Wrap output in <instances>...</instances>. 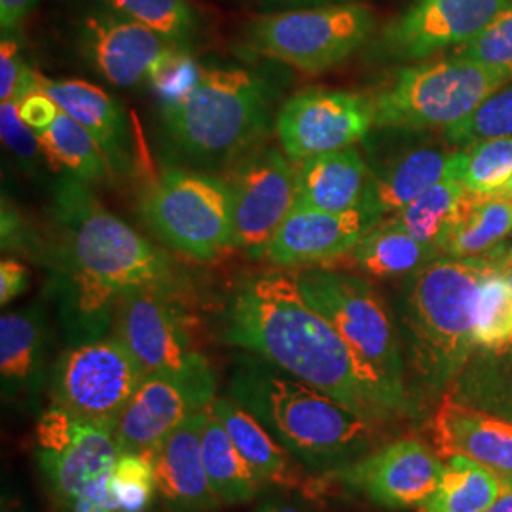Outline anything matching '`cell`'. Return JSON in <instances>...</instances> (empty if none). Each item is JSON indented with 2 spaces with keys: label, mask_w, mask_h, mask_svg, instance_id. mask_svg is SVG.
<instances>
[{
  "label": "cell",
  "mask_w": 512,
  "mask_h": 512,
  "mask_svg": "<svg viewBox=\"0 0 512 512\" xmlns=\"http://www.w3.org/2000/svg\"><path fill=\"white\" fill-rule=\"evenodd\" d=\"M226 340L368 420L393 421L361 380L340 334L300 291L294 268L277 266L239 283L226 310Z\"/></svg>",
  "instance_id": "1"
},
{
  "label": "cell",
  "mask_w": 512,
  "mask_h": 512,
  "mask_svg": "<svg viewBox=\"0 0 512 512\" xmlns=\"http://www.w3.org/2000/svg\"><path fill=\"white\" fill-rule=\"evenodd\" d=\"M54 215L65 313L84 340L103 334L122 294L139 287L173 289L171 260L110 213L88 184L73 177L57 184Z\"/></svg>",
  "instance_id": "2"
},
{
  "label": "cell",
  "mask_w": 512,
  "mask_h": 512,
  "mask_svg": "<svg viewBox=\"0 0 512 512\" xmlns=\"http://www.w3.org/2000/svg\"><path fill=\"white\" fill-rule=\"evenodd\" d=\"M228 391L294 458L317 473L346 469L370 454L380 437L382 423L253 353L241 359Z\"/></svg>",
  "instance_id": "3"
},
{
  "label": "cell",
  "mask_w": 512,
  "mask_h": 512,
  "mask_svg": "<svg viewBox=\"0 0 512 512\" xmlns=\"http://www.w3.org/2000/svg\"><path fill=\"white\" fill-rule=\"evenodd\" d=\"M490 270L486 258L437 256L406 277L404 361L408 382L420 393H446L475 353L476 300Z\"/></svg>",
  "instance_id": "4"
},
{
  "label": "cell",
  "mask_w": 512,
  "mask_h": 512,
  "mask_svg": "<svg viewBox=\"0 0 512 512\" xmlns=\"http://www.w3.org/2000/svg\"><path fill=\"white\" fill-rule=\"evenodd\" d=\"M300 291L340 334L361 380L391 420L414 416L399 334L384 298L357 275L332 270H296Z\"/></svg>",
  "instance_id": "5"
},
{
  "label": "cell",
  "mask_w": 512,
  "mask_h": 512,
  "mask_svg": "<svg viewBox=\"0 0 512 512\" xmlns=\"http://www.w3.org/2000/svg\"><path fill=\"white\" fill-rule=\"evenodd\" d=\"M275 88L243 67L202 69L183 99L162 105L165 129L186 156L205 164L239 160L275 126Z\"/></svg>",
  "instance_id": "6"
},
{
  "label": "cell",
  "mask_w": 512,
  "mask_h": 512,
  "mask_svg": "<svg viewBox=\"0 0 512 512\" xmlns=\"http://www.w3.org/2000/svg\"><path fill=\"white\" fill-rule=\"evenodd\" d=\"M509 78L454 54L404 67L372 95L374 128L429 131L452 128Z\"/></svg>",
  "instance_id": "7"
},
{
  "label": "cell",
  "mask_w": 512,
  "mask_h": 512,
  "mask_svg": "<svg viewBox=\"0 0 512 512\" xmlns=\"http://www.w3.org/2000/svg\"><path fill=\"white\" fill-rule=\"evenodd\" d=\"M148 228L171 249L196 260H213L232 247V196L219 177L169 167L141 198Z\"/></svg>",
  "instance_id": "8"
},
{
  "label": "cell",
  "mask_w": 512,
  "mask_h": 512,
  "mask_svg": "<svg viewBox=\"0 0 512 512\" xmlns=\"http://www.w3.org/2000/svg\"><path fill=\"white\" fill-rule=\"evenodd\" d=\"M374 16L361 4H327L258 16L245 40L258 55L321 74L355 54L372 35Z\"/></svg>",
  "instance_id": "9"
},
{
  "label": "cell",
  "mask_w": 512,
  "mask_h": 512,
  "mask_svg": "<svg viewBox=\"0 0 512 512\" xmlns=\"http://www.w3.org/2000/svg\"><path fill=\"white\" fill-rule=\"evenodd\" d=\"M143 378L145 370L116 334L84 340L55 363L52 406L114 427Z\"/></svg>",
  "instance_id": "10"
},
{
  "label": "cell",
  "mask_w": 512,
  "mask_h": 512,
  "mask_svg": "<svg viewBox=\"0 0 512 512\" xmlns=\"http://www.w3.org/2000/svg\"><path fill=\"white\" fill-rule=\"evenodd\" d=\"M169 293L171 289L164 287H139L122 294L114 311L116 336L128 346L145 374L217 389L211 366L194 348Z\"/></svg>",
  "instance_id": "11"
},
{
  "label": "cell",
  "mask_w": 512,
  "mask_h": 512,
  "mask_svg": "<svg viewBox=\"0 0 512 512\" xmlns=\"http://www.w3.org/2000/svg\"><path fill=\"white\" fill-rule=\"evenodd\" d=\"M37 452L40 471L61 512L92 484L109 478L120 456L114 427L57 406L38 420Z\"/></svg>",
  "instance_id": "12"
},
{
  "label": "cell",
  "mask_w": 512,
  "mask_h": 512,
  "mask_svg": "<svg viewBox=\"0 0 512 512\" xmlns=\"http://www.w3.org/2000/svg\"><path fill=\"white\" fill-rule=\"evenodd\" d=\"M232 247L264 256L296 205V165L277 148L256 147L239 158L230 179Z\"/></svg>",
  "instance_id": "13"
},
{
  "label": "cell",
  "mask_w": 512,
  "mask_h": 512,
  "mask_svg": "<svg viewBox=\"0 0 512 512\" xmlns=\"http://www.w3.org/2000/svg\"><path fill=\"white\" fill-rule=\"evenodd\" d=\"M274 128L285 156L300 164L365 139L374 128L372 99L363 93L308 88L279 107Z\"/></svg>",
  "instance_id": "14"
},
{
  "label": "cell",
  "mask_w": 512,
  "mask_h": 512,
  "mask_svg": "<svg viewBox=\"0 0 512 512\" xmlns=\"http://www.w3.org/2000/svg\"><path fill=\"white\" fill-rule=\"evenodd\" d=\"M512 0H414L382 33L376 54L389 61H425L458 50L486 33Z\"/></svg>",
  "instance_id": "15"
},
{
  "label": "cell",
  "mask_w": 512,
  "mask_h": 512,
  "mask_svg": "<svg viewBox=\"0 0 512 512\" xmlns=\"http://www.w3.org/2000/svg\"><path fill=\"white\" fill-rule=\"evenodd\" d=\"M446 463L420 440L401 439L372 450L338 471L351 490L378 507L403 511L421 507L439 488Z\"/></svg>",
  "instance_id": "16"
},
{
  "label": "cell",
  "mask_w": 512,
  "mask_h": 512,
  "mask_svg": "<svg viewBox=\"0 0 512 512\" xmlns=\"http://www.w3.org/2000/svg\"><path fill=\"white\" fill-rule=\"evenodd\" d=\"M80 54L107 82L133 88L148 80L154 63L171 46L147 25L97 6L78 21Z\"/></svg>",
  "instance_id": "17"
},
{
  "label": "cell",
  "mask_w": 512,
  "mask_h": 512,
  "mask_svg": "<svg viewBox=\"0 0 512 512\" xmlns=\"http://www.w3.org/2000/svg\"><path fill=\"white\" fill-rule=\"evenodd\" d=\"M215 401V389L145 374L114 425L120 454L154 456L165 437Z\"/></svg>",
  "instance_id": "18"
},
{
  "label": "cell",
  "mask_w": 512,
  "mask_h": 512,
  "mask_svg": "<svg viewBox=\"0 0 512 512\" xmlns=\"http://www.w3.org/2000/svg\"><path fill=\"white\" fill-rule=\"evenodd\" d=\"M440 459L461 456L497 476L503 492L512 490V421L442 395L429 423Z\"/></svg>",
  "instance_id": "19"
},
{
  "label": "cell",
  "mask_w": 512,
  "mask_h": 512,
  "mask_svg": "<svg viewBox=\"0 0 512 512\" xmlns=\"http://www.w3.org/2000/svg\"><path fill=\"white\" fill-rule=\"evenodd\" d=\"M376 224L363 205L344 213L293 209L266 247L264 258L279 268L334 260L349 255L359 239Z\"/></svg>",
  "instance_id": "20"
},
{
  "label": "cell",
  "mask_w": 512,
  "mask_h": 512,
  "mask_svg": "<svg viewBox=\"0 0 512 512\" xmlns=\"http://www.w3.org/2000/svg\"><path fill=\"white\" fill-rule=\"evenodd\" d=\"M461 152L463 148H452L444 139L397 150L382 164L370 167V183L361 205L376 222L399 213L458 169Z\"/></svg>",
  "instance_id": "21"
},
{
  "label": "cell",
  "mask_w": 512,
  "mask_h": 512,
  "mask_svg": "<svg viewBox=\"0 0 512 512\" xmlns=\"http://www.w3.org/2000/svg\"><path fill=\"white\" fill-rule=\"evenodd\" d=\"M205 418L207 408L184 420L154 454L158 494L171 512H209L222 505L203 465Z\"/></svg>",
  "instance_id": "22"
},
{
  "label": "cell",
  "mask_w": 512,
  "mask_h": 512,
  "mask_svg": "<svg viewBox=\"0 0 512 512\" xmlns=\"http://www.w3.org/2000/svg\"><path fill=\"white\" fill-rule=\"evenodd\" d=\"M38 88L92 135L112 173L126 175L131 171L135 160L128 116L112 95L86 80H54L42 74H38Z\"/></svg>",
  "instance_id": "23"
},
{
  "label": "cell",
  "mask_w": 512,
  "mask_h": 512,
  "mask_svg": "<svg viewBox=\"0 0 512 512\" xmlns=\"http://www.w3.org/2000/svg\"><path fill=\"white\" fill-rule=\"evenodd\" d=\"M296 165L294 209L344 213L361 207L370 183V165L355 147L311 156Z\"/></svg>",
  "instance_id": "24"
},
{
  "label": "cell",
  "mask_w": 512,
  "mask_h": 512,
  "mask_svg": "<svg viewBox=\"0 0 512 512\" xmlns=\"http://www.w3.org/2000/svg\"><path fill=\"white\" fill-rule=\"evenodd\" d=\"M211 410L224 425L239 454L264 484L268 482L281 488H298L302 484L298 459L275 439L253 412L230 395L215 397Z\"/></svg>",
  "instance_id": "25"
},
{
  "label": "cell",
  "mask_w": 512,
  "mask_h": 512,
  "mask_svg": "<svg viewBox=\"0 0 512 512\" xmlns=\"http://www.w3.org/2000/svg\"><path fill=\"white\" fill-rule=\"evenodd\" d=\"M46 327L37 308L0 317V378L10 397L35 393L44 378Z\"/></svg>",
  "instance_id": "26"
},
{
  "label": "cell",
  "mask_w": 512,
  "mask_h": 512,
  "mask_svg": "<svg viewBox=\"0 0 512 512\" xmlns=\"http://www.w3.org/2000/svg\"><path fill=\"white\" fill-rule=\"evenodd\" d=\"M512 236V200L467 192L439 243V256L486 258Z\"/></svg>",
  "instance_id": "27"
},
{
  "label": "cell",
  "mask_w": 512,
  "mask_h": 512,
  "mask_svg": "<svg viewBox=\"0 0 512 512\" xmlns=\"http://www.w3.org/2000/svg\"><path fill=\"white\" fill-rule=\"evenodd\" d=\"M355 266L370 277H408L437 258V251L391 219L380 220L349 251Z\"/></svg>",
  "instance_id": "28"
},
{
  "label": "cell",
  "mask_w": 512,
  "mask_h": 512,
  "mask_svg": "<svg viewBox=\"0 0 512 512\" xmlns=\"http://www.w3.org/2000/svg\"><path fill=\"white\" fill-rule=\"evenodd\" d=\"M202 454L205 473L222 505H243L253 501L264 482L239 454L211 404L203 425Z\"/></svg>",
  "instance_id": "29"
},
{
  "label": "cell",
  "mask_w": 512,
  "mask_h": 512,
  "mask_svg": "<svg viewBox=\"0 0 512 512\" xmlns=\"http://www.w3.org/2000/svg\"><path fill=\"white\" fill-rule=\"evenodd\" d=\"M446 395L512 421V344L499 351L476 349Z\"/></svg>",
  "instance_id": "30"
},
{
  "label": "cell",
  "mask_w": 512,
  "mask_h": 512,
  "mask_svg": "<svg viewBox=\"0 0 512 512\" xmlns=\"http://www.w3.org/2000/svg\"><path fill=\"white\" fill-rule=\"evenodd\" d=\"M37 135L55 171H67L86 184L107 183L114 175L95 139L69 114L59 112L54 124Z\"/></svg>",
  "instance_id": "31"
},
{
  "label": "cell",
  "mask_w": 512,
  "mask_h": 512,
  "mask_svg": "<svg viewBox=\"0 0 512 512\" xmlns=\"http://www.w3.org/2000/svg\"><path fill=\"white\" fill-rule=\"evenodd\" d=\"M439 488L418 512H486L503 494V486L494 473L471 459L452 456Z\"/></svg>",
  "instance_id": "32"
},
{
  "label": "cell",
  "mask_w": 512,
  "mask_h": 512,
  "mask_svg": "<svg viewBox=\"0 0 512 512\" xmlns=\"http://www.w3.org/2000/svg\"><path fill=\"white\" fill-rule=\"evenodd\" d=\"M463 158H465V148L461 152L458 169H454L446 179L425 190L399 213L387 217L397 222L399 226H403L408 234L420 239L421 243L433 247L437 255H439L440 238L446 232L450 220L454 219L459 203L467 194L461 181Z\"/></svg>",
  "instance_id": "33"
},
{
  "label": "cell",
  "mask_w": 512,
  "mask_h": 512,
  "mask_svg": "<svg viewBox=\"0 0 512 512\" xmlns=\"http://www.w3.org/2000/svg\"><path fill=\"white\" fill-rule=\"evenodd\" d=\"M475 344L476 349L486 351H499L512 344V285L494 266L478 289Z\"/></svg>",
  "instance_id": "34"
},
{
  "label": "cell",
  "mask_w": 512,
  "mask_h": 512,
  "mask_svg": "<svg viewBox=\"0 0 512 512\" xmlns=\"http://www.w3.org/2000/svg\"><path fill=\"white\" fill-rule=\"evenodd\" d=\"M512 137V80L486 97L467 118L442 131V139L452 148H471Z\"/></svg>",
  "instance_id": "35"
},
{
  "label": "cell",
  "mask_w": 512,
  "mask_h": 512,
  "mask_svg": "<svg viewBox=\"0 0 512 512\" xmlns=\"http://www.w3.org/2000/svg\"><path fill=\"white\" fill-rule=\"evenodd\" d=\"M114 12L135 19L167 42L184 46L196 33V14L188 0H99Z\"/></svg>",
  "instance_id": "36"
},
{
  "label": "cell",
  "mask_w": 512,
  "mask_h": 512,
  "mask_svg": "<svg viewBox=\"0 0 512 512\" xmlns=\"http://www.w3.org/2000/svg\"><path fill=\"white\" fill-rule=\"evenodd\" d=\"M116 512H148L158 492L154 456L120 454L109 480Z\"/></svg>",
  "instance_id": "37"
},
{
  "label": "cell",
  "mask_w": 512,
  "mask_h": 512,
  "mask_svg": "<svg viewBox=\"0 0 512 512\" xmlns=\"http://www.w3.org/2000/svg\"><path fill=\"white\" fill-rule=\"evenodd\" d=\"M511 175L512 137L465 148L461 181L467 192L488 198L507 183Z\"/></svg>",
  "instance_id": "38"
},
{
  "label": "cell",
  "mask_w": 512,
  "mask_h": 512,
  "mask_svg": "<svg viewBox=\"0 0 512 512\" xmlns=\"http://www.w3.org/2000/svg\"><path fill=\"white\" fill-rule=\"evenodd\" d=\"M202 74V67L184 50L171 44L148 74V84L162 99V105H171L190 92Z\"/></svg>",
  "instance_id": "39"
},
{
  "label": "cell",
  "mask_w": 512,
  "mask_h": 512,
  "mask_svg": "<svg viewBox=\"0 0 512 512\" xmlns=\"http://www.w3.org/2000/svg\"><path fill=\"white\" fill-rule=\"evenodd\" d=\"M456 54L512 78V6L494 25Z\"/></svg>",
  "instance_id": "40"
},
{
  "label": "cell",
  "mask_w": 512,
  "mask_h": 512,
  "mask_svg": "<svg viewBox=\"0 0 512 512\" xmlns=\"http://www.w3.org/2000/svg\"><path fill=\"white\" fill-rule=\"evenodd\" d=\"M0 133L4 145L23 169L38 171L42 165L50 164L37 131L21 120L16 103H0Z\"/></svg>",
  "instance_id": "41"
},
{
  "label": "cell",
  "mask_w": 512,
  "mask_h": 512,
  "mask_svg": "<svg viewBox=\"0 0 512 512\" xmlns=\"http://www.w3.org/2000/svg\"><path fill=\"white\" fill-rule=\"evenodd\" d=\"M38 90V73L19 52L18 42L2 38L0 44V103H16Z\"/></svg>",
  "instance_id": "42"
},
{
  "label": "cell",
  "mask_w": 512,
  "mask_h": 512,
  "mask_svg": "<svg viewBox=\"0 0 512 512\" xmlns=\"http://www.w3.org/2000/svg\"><path fill=\"white\" fill-rule=\"evenodd\" d=\"M18 110L21 120L35 131H42L52 126L61 112L54 99L48 93L42 92L40 88L25 95L18 103Z\"/></svg>",
  "instance_id": "43"
},
{
  "label": "cell",
  "mask_w": 512,
  "mask_h": 512,
  "mask_svg": "<svg viewBox=\"0 0 512 512\" xmlns=\"http://www.w3.org/2000/svg\"><path fill=\"white\" fill-rule=\"evenodd\" d=\"M29 287V270L16 258H2L0 262V304L8 306Z\"/></svg>",
  "instance_id": "44"
},
{
  "label": "cell",
  "mask_w": 512,
  "mask_h": 512,
  "mask_svg": "<svg viewBox=\"0 0 512 512\" xmlns=\"http://www.w3.org/2000/svg\"><path fill=\"white\" fill-rule=\"evenodd\" d=\"M109 480L110 476L92 484L63 512H116L114 501L110 497Z\"/></svg>",
  "instance_id": "45"
},
{
  "label": "cell",
  "mask_w": 512,
  "mask_h": 512,
  "mask_svg": "<svg viewBox=\"0 0 512 512\" xmlns=\"http://www.w3.org/2000/svg\"><path fill=\"white\" fill-rule=\"evenodd\" d=\"M40 0H0V27L2 31H12L19 23L37 8Z\"/></svg>",
  "instance_id": "46"
},
{
  "label": "cell",
  "mask_w": 512,
  "mask_h": 512,
  "mask_svg": "<svg viewBox=\"0 0 512 512\" xmlns=\"http://www.w3.org/2000/svg\"><path fill=\"white\" fill-rule=\"evenodd\" d=\"M256 512H308L304 507H300V505H296L293 501H287V499H268V501H264L260 507H258V511Z\"/></svg>",
  "instance_id": "47"
},
{
  "label": "cell",
  "mask_w": 512,
  "mask_h": 512,
  "mask_svg": "<svg viewBox=\"0 0 512 512\" xmlns=\"http://www.w3.org/2000/svg\"><path fill=\"white\" fill-rule=\"evenodd\" d=\"M270 6H294V8H311V6H327V4H346L351 0H264Z\"/></svg>",
  "instance_id": "48"
},
{
  "label": "cell",
  "mask_w": 512,
  "mask_h": 512,
  "mask_svg": "<svg viewBox=\"0 0 512 512\" xmlns=\"http://www.w3.org/2000/svg\"><path fill=\"white\" fill-rule=\"evenodd\" d=\"M486 512H512V490L499 495Z\"/></svg>",
  "instance_id": "49"
},
{
  "label": "cell",
  "mask_w": 512,
  "mask_h": 512,
  "mask_svg": "<svg viewBox=\"0 0 512 512\" xmlns=\"http://www.w3.org/2000/svg\"><path fill=\"white\" fill-rule=\"evenodd\" d=\"M488 198H501V200H512V175L507 183L503 184L501 188H497L492 196Z\"/></svg>",
  "instance_id": "50"
}]
</instances>
